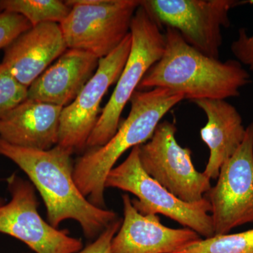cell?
<instances>
[{
  "label": "cell",
  "instance_id": "obj_3",
  "mask_svg": "<svg viewBox=\"0 0 253 253\" xmlns=\"http://www.w3.org/2000/svg\"><path fill=\"white\" fill-rule=\"evenodd\" d=\"M183 100V95L166 88L134 92L129 115L116 134L104 146L89 149L74 165L76 185L89 202L106 208L105 181L118 159L127 150L149 141L163 117Z\"/></svg>",
  "mask_w": 253,
  "mask_h": 253
},
{
  "label": "cell",
  "instance_id": "obj_6",
  "mask_svg": "<svg viewBox=\"0 0 253 253\" xmlns=\"http://www.w3.org/2000/svg\"><path fill=\"white\" fill-rule=\"evenodd\" d=\"M71 11L60 23L68 49L102 59L130 33L139 0H68Z\"/></svg>",
  "mask_w": 253,
  "mask_h": 253
},
{
  "label": "cell",
  "instance_id": "obj_19",
  "mask_svg": "<svg viewBox=\"0 0 253 253\" xmlns=\"http://www.w3.org/2000/svg\"><path fill=\"white\" fill-rule=\"evenodd\" d=\"M28 88L0 63V118L28 99Z\"/></svg>",
  "mask_w": 253,
  "mask_h": 253
},
{
  "label": "cell",
  "instance_id": "obj_15",
  "mask_svg": "<svg viewBox=\"0 0 253 253\" xmlns=\"http://www.w3.org/2000/svg\"><path fill=\"white\" fill-rule=\"evenodd\" d=\"M63 109L27 99L0 118V138L21 147L52 149L59 143Z\"/></svg>",
  "mask_w": 253,
  "mask_h": 253
},
{
  "label": "cell",
  "instance_id": "obj_17",
  "mask_svg": "<svg viewBox=\"0 0 253 253\" xmlns=\"http://www.w3.org/2000/svg\"><path fill=\"white\" fill-rule=\"evenodd\" d=\"M61 0H0V12L21 15L32 27L44 23H61L71 11Z\"/></svg>",
  "mask_w": 253,
  "mask_h": 253
},
{
  "label": "cell",
  "instance_id": "obj_4",
  "mask_svg": "<svg viewBox=\"0 0 253 253\" xmlns=\"http://www.w3.org/2000/svg\"><path fill=\"white\" fill-rule=\"evenodd\" d=\"M130 53L107 104L86 143L89 149L104 146L116 134L121 115L150 68L159 61L166 46L162 27L139 6L131 20Z\"/></svg>",
  "mask_w": 253,
  "mask_h": 253
},
{
  "label": "cell",
  "instance_id": "obj_16",
  "mask_svg": "<svg viewBox=\"0 0 253 253\" xmlns=\"http://www.w3.org/2000/svg\"><path fill=\"white\" fill-rule=\"evenodd\" d=\"M193 103L207 118V123L200 132L210 150L204 173L210 179H217L221 166L242 144L246 127L238 110L226 100L200 99Z\"/></svg>",
  "mask_w": 253,
  "mask_h": 253
},
{
  "label": "cell",
  "instance_id": "obj_18",
  "mask_svg": "<svg viewBox=\"0 0 253 253\" xmlns=\"http://www.w3.org/2000/svg\"><path fill=\"white\" fill-rule=\"evenodd\" d=\"M172 253H253V229L201 239Z\"/></svg>",
  "mask_w": 253,
  "mask_h": 253
},
{
  "label": "cell",
  "instance_id": "obj_8",
  "mask_svg": "<svg viewBox=\"0 0 253 253\" xmlns=\"http://www.w3.org/2000/svg\"><path fill=\"white\" fill-rule=\"evenodd\" d=\"M176 133L174 123H160L151 139L139 146L141 165L145 172L181 201L199 202L212 187L211 179L195 168L191 150L179 144Z\"/></svg>",
  "mask_w": 253,
  "mask_h": 253
},
{
  "label": "cell",
  "instance_id": "obj_14",
  "mask_svg": "<svg viewBox=\"0 0 253 253\" xmlns=\"http://www.w3.org/2000/svg\"><path fill=\"white\" fill-rule=\"evenodd\" d=\"M99 61L90 53L68 49L28 87V99L66 107L94 76Z\"/></svg>",
  "mask_w": 253,
  "mask_h": 253
},
{
  "label": "cell",
  "instance_id": "obj_5",
  "mask_svg": "<svg viewBox=\"0 0 253 253\" xmlns=\"http://www.w3.org/2000/svg\"><path fill=\"white\" fill-rule=\"evenodd\" d=\"M105 188L134 194L137 199L131 203L141 214H163L204 239L214 236L208 200L204 197L199 202L186 203L171 194L145 172L139 160V146L131 149L126 159L110 171Z\"/></svg>",
  "mask_w": 253,
  "mask_h": 253
},
{
  "label": "cell",
  "instance_id": "obj_12",
  "mask_svg": "<svg viewBox=\"0 0 253 253\" xmlns=\"http://www.w3.org/2000/svg\"><path fill=\"white\" fill-rule=\"evenodd\" d=\"M124 218L111 241V253H172L201 239L188 228L172 229L163 225L157 214H142L123 195Z\"/></svg>",
  "mask_w": 253,
  "mask_h": 253
},
{
  "label": "cell",
  "instance_id": "obj_22",
  "mask_svg": "<svg viewBox=\"0 0 253 253\" xmlns=\"http://www.w3.org/2000/svg\"><path fill=\"white\" fill-rule=\"evenodd\" d=\"M121 224V219H116L98 236L94 242L77 253H111V241L119 230Z\"/></svg>",
  "mask_w": 253,
  "mask_h": 253
},
{
  "label": "cell",
  "instance_id": "obj_1",
  "mask_svg": "<svg viewBox=\"0 0 253 253\" xmlns=\"http://www.w3.org/2000/svg\"><path fill=\"white\" fill-rule=\"evenodd\" d=\"M72 154L59 145L43 151L14 146L0 138V156L9 158L27 174L44 201L49 224L57 229L62 221L74 219L84 236L92 239L116 221L117 215L96 207L82 194L73 177Z\"/></svg>",
  "mask_w": 253,
  "mask_h": 253
},
{
  "label": "cell",
  "instance_id": "obj_20",
  "mask_svg": "<svg viewBox=\"0 0 253 253\" xmlns=\"http://www.w3.org/2000/svg\"><path fill=\"white\" fill-rule=\"evenodd\" d=\"M32 28L21 15L2 11L0 12V50L5 49L20 35Z\"/></svg>",
  "mask_w": 253,
  "mask_h": 253
},
{
  "label": "cell",
  "instance_id": "obj_21",
  "mask_svg": "<svg viewBox=\"0 0 253 253\" xmlns=\"http://www.w3.org/2000/svg\"><path fill=\"white\" fill-rule=\"evenodd\" d=\"M246 1L253 6V0ZM231 51L236 61L253 72V34L249 36L245 28H241L237 39L231 43Z\"/></svg>",
  "mask_w": 253,
  "mask_h": 253
},
{
  "label": "cell",
  "instance_id": "obj_11",
  "mask_svg": "<svg viewBox=\"0 0 253 253\" xmlns=\"http://www.w3.org/2000/svg\"><path fill=\"white\" fill-rule=\"evenodd\" d=\"M11 201L0 206V233L16 238L36 253H77L81 239L46 222L38 211L33 184L13 174L7 179Z\"/></svg>",
  "mask_w": 253,
  "mask_h": 253
},
{
  "label": "cell",
  "instance_id": "obj_7",
  "mask_svg": "<svg viewBox=\"0 0 253 253\" xmlns=\"http://www.w3.org/2000/svg\"><path fill=\"white\" fill-rule=\"evenodd\" d=\"M236 0H141L140 5L162 27L179 34L195 49L219 59L222 28L230 26L229 11Z\"/></svg>",
  "mask_w": 253,
  "mask_h": 253
},
{
  "label": "cell",
  "instance_id": "obj_10",
  "mask_svg": "<svg viewBox=\"0 0 253 253\" xmlns=\"http://www.w3.org/2000/svg\"><path fill=\"white\" fill-rule=\"evenodd\" d=\"M130 33L111 54L100 59L92 78L76 99L63 108L60 118L57 145L71 152L86 147L101 111V101L110 86L117 83L130 53Z\"/></svg>",
  "mask_w": 253,
  "mask_h": 253
},
{
  "label": "cell",
  "instance_id": "obj_9",
  "mask_svg": "<svg viewBox=\"0 0 253 253\" xmlns=\"http://www.w3.org/2000/svg\"><path fill=\"white\" fill-rule=\"evenodd\" d=\"M215 186L205 195L214 236L253 222V120L235 154L221 166Z\"/></svg>",
  "mask_w": 253,
  "mask_h": 253
},
{
  "label": "cell",
  "instance_id": "obj_13",
  "mask_svg": "<svg viewBox=\"0 0 253 253\" xmlns=\"http://www.w3.org/2000/svg\"><path fill=\"white\" fill-rule=\"evenodd\" d=\"M68 49L59 23L33 26L4 49L1 63L26 87Z\"/></svg>",
  "mask_w": 253,
  "mask_h": 253
},
{
  "label": "cell",
  "instance_id": "obj_23",
  "mask_svg": "<svg viewBox=\"0 0 253 253\" xmlns=\"http://www.w3.org/2000/svg\"><path fill=\"white\" fill-rule=\"evenodd\" d=\"M2 206V201H1V199H0V206Z\"/></svg>",
  "mask_w": 253,
  "mask_h": 253
},
{
  "label": "cell",
  "instance_id": "obj_2",
  "mask_svg": "<svg viewBox=\"0 0 253 253\" xmlns=\"http://www.w3.org/2000/svg\"><path fill=\"white\" fill-rule=\"evenodd\" d=\"M162 56L150 68L138 90L166 88L184 100H226L237 97L252 82L247 70L236 60L221 61L199 52L173 28H166Z\"/></svg>",
  "mask_w": 253,
  "mask_h": 253
}]
</instances>
